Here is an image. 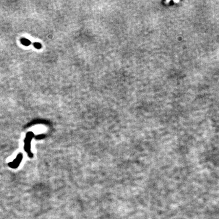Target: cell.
<instances>
[{
	"label": "cell",
	"mask_w": 219,
	"mask_h": 219,
	"mask_svg": "<svg viewBox=\"0 0 219 219\" xmlns=\"http://www.w3.org/2000/svg\"><path fill=\"white\" fill-rule=\"evenodd\" d=\"M21 42L23 45H26V46H28V45H30L31 44L30 41L26 39H22L21 40Z\"/></svg>",
	"instance_id": "3957f363"
},
{
	"label": "cell",
	"mask_w": 219,
	"mask_h": 219,
	"mask_svg": "<svg viewBox=\"0 0 219 219\" xmlns=\"http://www.w3.org/2000/svg\"><path fill=\"white\" fill-rule=\"evenodd\" d=\"M34 46L37 49H40L41 48V45L40 43H35L34 44Z\"/></svg>",
	"instance_id": "277c9868"
},
{
	"label": "cell",
	"mask_w": 219,
	"mask_h": 219,
	"mask_svg": "<svg viewBox=\"0 0 219 219\" xmlns=\"http://www.w3.org/2000/svg\"><path fill=\"white\" fill-rule=\"evenodd\" d=\"M23 158V156L22 153H19L17 157H16V158L13 161L10 163H8V165H9V167L12 168H17L18 166L19 165V164L21 163V161L22 160Z\"/></svg>",
	"instance_id": "7a4b0ae2"
},
{
	"label": "cell",
	"mask_w": 219,
	"mask_h": 219,
	"mask_svg": "<svg viewBox=\"0 0 219 219\" xmlns=\"http://www.w3.org/2000/svg\"><path fill=\"white\" fill-rule=\"evenodd\" d=\"M34 137V134L32 133V132H28L26 134V137L25 139H24V150L26 151L27 153L28 156L31 158H32L33 157V154L31 152V140L32 138Z\"/></svg>",
	"instance_id": "6da1fadb"
}]
</instances>
